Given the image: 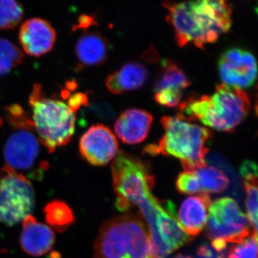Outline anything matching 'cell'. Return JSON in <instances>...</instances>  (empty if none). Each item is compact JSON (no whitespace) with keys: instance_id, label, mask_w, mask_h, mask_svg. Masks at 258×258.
I'll return each instance as SVG.
<instances>
[{"instance_id":"6da1fadb","label":"cell","mask_w":258,"mask_h":258,"mask_svg":"<svg viewBox=\"0 0 258 258\" xmlns=\"http://www.w3.org/2000/svg\"><path fill=\"white\" fill-rule=\"evenodd\" d=\"M166 21L174 29L178 46L192 42L203 49L230 30V7L227 0H186L181 3L166 0Z\"/></svg>"},{"instance_id":"7a4b0ae2","label":"cell","mask_w":258,"mask_h":258,"mask_svg":"<svg viewBox=\"0 0 258 258\" xmlns=\"http://www.w3.org/2000/svg\"><path fill=\"white\" fill-rule=\"evenodd\" d=\"M164 134L158 146L146 149L152 154L171 156L181 161L184 171H196L207 166L210 130L185 119L181 115L164 116L161 119Z\"/></svg>"},{"instance_id":"3957f363","label":"cell","mask_w":258,"mask_h":258,"mask_svg":"<svg viewBox=\"0 0 258 258\" xmlns=\"http://www.w3.org/2000/svg\"><path fill=\"white\" fill-rule=\"evenodd\" d=\"M94 257L154 258L145 222L131 213L105 222L95 242Z\"/></svg>"},{"instance_id":"277c9868","label":"cell","mask_w":258,"mask_h":258,"mask_svg":"<svg viewBox=\"0 0 258 258\" xmlns=\"http://www.w3.org/2000/svg\"><path fill=\"white\" fill-rule=\"evenodd\" d=\"M29 104L34 128L40 144L48 152L69 143L76 128V114L69 103L47 97L42 86L35 84Z\"/></svg>"},{"instance_id":"5b68a950","label":"cell","mask_w":258,"mask_h":258,"mask_svg":"<svg viewBox=\"0 0 258 258\" xmlns=\"http://www.w3.org/2000/svg\"><path fill=\"white\" fill-rule=\"evenodd\" d=\"M6 117L15 129L5 146L6 165L28 178H40L49 165L40 161V142L31 118L17 104L7 108Z\"/></svg>"},{"instance_id":"8992f818","label":"cell","mask_w":258,"mask_h":258,"mask_svg":"<svg viewBox=\"0 0 258 258\" xmlns=\"http://www.w3.org/2000/svg\"><path fill=\"white\" fill-rule=\"evenodd\" d=\"M112 176L115 206L121 212L128 211L152 195L155 184L149 163L123 151L112 164Z\"/></svg>"},{"instance_id":"52a82bcc","label":"cell","mask_w":258,"mask_h":258,"mask_svg":"<svg viewBox=\"0 0 258 258\" xmlns=\"http://www.w3.org/2000/svg\"><path fill=\"white\" fill-rule=\"evenodd\" d=\"M137 206L149 226L154 258H165L193 240L180 227L170 201L162 202L151 195Z\"/></svg>"},{"instance_id":"ba28073f","label":"cell","mask_w":258,"mask_h":258,"mask_svg":"<svg viewBox=\"0 0 258 258\" xmlns=\"http://www.w3.org/2000/svg\"><path fill=\"white\" fill-rule=\"evenodd\" d=\"M206 233L217 253L228 243H239L249 237L250 225L247 217L230 198L218 199L210 205Z\"/></svg>"},{"instance_id":"9c48e42d","label":"cell","mask_w":258,"mask_h":258,"mask_svg":"<svg viewBox=\"0 0 258 258\" xmlns=\"http://www.w3.org/2000/svg\"><path fill=\"white\" fill-rule=\"evenodd\" d=\"M35 190L26 176L5 165L0 169V222L13 227L31 215Z\"/></svg>"},{"instance_id":"30bf717a","label":"cell","mask_w":258,"mask_h":258,"mask_svg":"<svg viewBox=\"0 0 258 258\" xmlns=\"http://www.w3.org/2000/svg\"><path fill=\"white\" fill-rule=\"evenodd\" d=\"M250 109L247 95L240 88L218 85L200 122L220 132H230L242 123Z\"/></svg>"},{"instance_id":"8fae6325","label":"cell","mask_w":258,"mask_h":258,"mask_svg":"<svg viewBox=\"0 0 258 258\" xmlns=\"http://www.w3.org/2000/svg\"><path fill=\"white\" fill-rule=\"evenodd\" d=\"M219 73L224 84L242 90L249 88L257 78V60L248 51L228 49L219 60Z\"/></svg>"},{"instance_id":"7c38bea8","label":"cell","mask_w":258,"mask_h":258,"mask_svg":"<svg viewBox=\"0 0 258 258\" xmlns=\"http://www.w3.org/2000/svg\"><path fill=\"white\" fill-rule=\"evenodd\" d=\"M79 150L83 159L93 166L106 165L119 152L114 134L103 124L93 125L83 134Z\"/></svg>"},{"instance_id":"4fadbf2b","label":"cell","mask_w":258,"mask_h":258,"mask_svg":"<svg viewBox=\"0 0 258 258\" xmlns=\"http://www.w3.org/2000/svg\"><path fill=\"white\" fill-rule=\"evenodd\" d=\"M19 40L26 53L40 57L53 48L56 32L51 24L44 19H29L20 27Z\"/></svg>"},{"instance_id":"5bb4252c","label":"cell","mask_w":258,"mask_h":258,"mask_svg":"<svg viewBox=\"0 0 258 258\" xmlns=\"http://www.w3.org/2000/svg\"><path fill=\"white\" fill-rule=\"evenodd\" d=\"M55 242V235L52 229L39 222L32 215L22 222L20 244L25 253L31 257H42L50 252Z\"/></svg>"},{"instance_id":"9a60e30c","label":"cell","mask_w":258,"mask_h":258,"mask_svg":"<svg viewBox=\"0 0 258 258\" xmlns=\"http://www.w3.org/2000/svg\"><path fill=\"white\" fill-rule=\"evenodd\" d=\"M152 122L153 115L149 112L130 108L123 112L115 120V132L124 144H140L149 135Z\"/></svg>"},{"instance_id":"2e32d148","label":"cell","mask_w":258,"mask_h":258,"mask_svg":"<svg viewBox=\"0 0 258 258\" xmlns=\"http://www.w3.org/2000/svg\"><path fill=\"white\" fill-rule=\"evenodd\" d=\"M212 201L208 193L185 199L178 212L177 221L185 233L194 237L200 235L208 222Z\"/></svg>"},{"instance_id":"e0dca14e","label":"cell","mask_w":258,"mask_h":258,"mask_svg":"<svg viewBox=\"0 0 258 258\" xmlns=\"http://www.w3.org/2000/svg\"><path fill=\"white\" fill-rule=\"evenodd\" d=\"M147 79V68L140 62L131 61L108 75L106 86L113 94H122L142 88Z\"/></svg>"},{"instance_id":"ac0fdd59","label":"cell","mask_w":258,"mask_h":258,"mask_svg":"<svg viewBox=\"0 0 258 258\" xmlns=\"http://www.w3.org/2000/svg\"><path fill=\"white\" fill-rule=\"evenodd\" d=\"M109 44L101 32H85L78 39L75 47L76 57L81 66H100L108 58Z\"/></svg>"},{"instance_id":"d6986e66","label":"cell","mask_w":258,"mask_h":258,"mask_svg":"<svg viewBox=\"0 0 258 258\" xmlns=\"http://www.w3.org/2000/svg\"><path fill=\"white\" fill-rule=\"evenodd\" d=\"M190 84L191 83L184 69L174 60L166 59L161 64L160 72L154 81L153 90L154 93L166 89L183 93Z\"/></svg>"},{"instance_id":"ffe728a7","label":"cell","mask_w":258,"mask_h":258,"mask_svg":"<svg viewBox=\"0 0 258 258\" xmlns=\"http://www.w3.org/2000/svg\"><path fill=\"white\" fill-rule=\"evenodd\" d=\"M42 212L47 225L57 232H64L74 224V212L62 200L49 202L44 207Z\"/></svg>"},{"instance_id":"44dd1931","label":"cell","mask_w":258,"mask_h":258,"mask_svg":"<svg viewBox=\"0 0 258 258\" xmlns=\"http://www.w3.org/2000/svg\"><path fill=\"white\" fill-rule=\"evenodd\" d=\"M204 192L220 193L225 191L230 181L220 169L214 166H206L196 170Z\"/></svg>"},{"instance_id":"7402d4cb","label":"cell","mask_w":258,"mask_h":258,"mask_svg":"<svg viewBox=\"0 0 258 258\" xmlns=\"http://www.w3.org/2000/svg\"><path fill=\"white\" fill-rule=\"evenodd\" d=\"M24 58L22 50L8 39L0 38V76H6L21 64Z\"/></svg>"},{"instance_id":"603a6c76","label":"cell","mask_w":258,"mask_h":258,"mask_svg":"<svg viewBox=\"0 0 258 258\" xmlns=\"http://www.w3.org/2000/svg\"><path fill=\"white\" fill-rule=\"evenodd\" d=\"M23 17V7L18 1L0 0V30L16 28Z\"/></svg>"},{"instance_id":"cb8c5ba5","label":"cell","mask_w":258,"mask_h":258,"mask_svg":"<svg viewBox=\"0 0 258 258\" xmlns=\"http://www.w3.org/2000/svg\"><path fill=\"white\" fill-rule=\"evenodd\" d=\"M244 186L247 217L253 228L252 237L258 244V177L244 180Z\"/></svg>"},{"instance_id":"d4e9b609","label":"cell","mask_w":258,"mask_h":258,"mask_svg":"<svg viewBox=\"0 0 258 258\" xmlns=\"http://www.w3.org/2000/svg\"><path fill=\"white\" fill-rule=\"evenodd\" d=\"M178 191L183 195H192L204 192L196 171H184L180 173L176 181Z\"/></svg>"},{"instance_id":"484cf974","label":"cell","mask_w":258,"mask_h":258,"mask_svg":"<svg viewBox=\"0 0 258 258\" xmlns=\"http://www.w3.org/2000/svg\"><path fill=\"white\" fill-rule=\"evenodd\" d=\"M227 258H258V244L253 237L232 246Z\"/></svg>"},{"instance_id":"4316f807","label":"cell","mask_w":258,"mask_h":258,"mask_svg":"<svg viewBox=\"0 0 258 258\" xmlns=\"http://www.w3.org/2000/svg\"><path fill=\"white\" fill-rule=\"evenodd\" d=\"M183 93L173 90L166 89L154 93L155 101L161 106L174 108L181 103Z\"/></svg>"},{"instance_id":"83f0119b","label":"cell","mask_w":258,"mask_h":258,"mask_svg":"<svg viewBox=\"0 0 258 258\" xmlns=\"http://www.w3.org/2000/svg\"><path fill=\"white\" fill-rule=\"evenodd\" d=\"M91 111L102 119H112L115 115L114 110L108 103H95L91 106Z\"/></svg>"},{"instance_id":"f1b7e54d","label":"cell","mask_w":258,"mask_h":258,"mask_svg":"<svg viewBox=\"0 0 258 258\" xmlns=\"http://www.w3.org/2000/svg\"><path fill=\"white\" fill-rule=\"evenodd\" d=\"M240 174L243 179L258 177V166L253 161H244L241 166Z\"/></svg>"},{"instance_id":"f546056e","label":"cell","mask_w":258,"mask_h":258,"mask_svg":"<svg viewBox=\"0 0 258 258\" xmlns=\"http://www.w3.org/2000/svg\"><path fill=\"white\" fill-rule=\"evenodd\" d=\"M173 258H192V257H190V256L184 255V254H177V255H176L175 257H174Z\"/></svg>"},{"instance_id":"4dcf8cb0","label":"cell","mask_w":258,"mask_h":258,"mask_svg":"<svg viewBox=\"0 0 258 258\" xmlns=\"http://www.w3.org/2000/svg\"><path fill=\"white\" fill-rule=\"evenodd\" d=\"M255 112H256V113H257V115H258V103H257V104H256V106H255Z\"/></svg>"},{"instance_id":"1f68e13d","label":"cell","mask_w":258,"mask_h":258,"mask_svg":"<svg viewBox=\"0 0 258 258\" xmlns=\"http://www.w3.org/2000/svg\"><path fill=\"white\" fill-rule=\"evenodd\" d=\"M2 125H3V120H2V118H0V127L2 126Z\"/></svg>"}]
</instances>
